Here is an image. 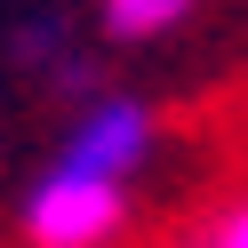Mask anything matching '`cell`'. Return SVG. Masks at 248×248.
I'll return each instance as SVG.
<instances>
[{
    "label": "cell",
    "instance_id": "cell-1",
    "mask_svg": "<svg viewBox=\"0 0 248 248\" xmlns=\"http://www.w3.org/2000/svg\"><path fill=\"white\" fill-rule=\"evenodd\" d=\"M120 208H128L120 184H96V176H72V168H48L40 192H32V208H24V232H32V248H96V240H112Z\"/></svg>",
    "mask_w": 248,
    "mask_h": 248
},
{
    "label": "cell",
    "instance_id": "cell-2",
    "mask_svg": "<svg viewBox=\"0 0 248 248\" xmlns=\"http://www.w3.org/2000/svg\"><path fill=\"white\" fill-rule=\"evenodd\" d=\"M144 144H152V112H144L136 96H104V104H88V112L72 120L64 160H56V168L96 176V184H120L136 160H144Z\"/></svg>",
    "mask_w": 248,
    "mask_h": 248
},
{
    "label": "cell",
    "instance_id": "cell-3",
    "mask_svg": "<svg viewBox=\"0 0 248 248\" xmlns=\"http://www.w3.org/2000/svg\"><path fill=\"white\" fill-rule=\"evenodd\" d=\"M192 16V0H104V32L112 40H160Z\"/></svg>",
    "mask_w": 248,
    "mask_h": 248
},
{
    "label": "cell",
    "instance_id": "cell-4",
    "mask_svg": "<svg viewBox=\"0 0 248 248\" xmlns=\"http://www.w3.org/2000/svg\"><path fill=\"white\" fill-rule=\"evenodd\" d=\"M208 248H248V200H240V208H232L224 224L208 232Z\"/></svg>",
    "mask_w": 248,
    "mask_h": 248
}]
</instances>
